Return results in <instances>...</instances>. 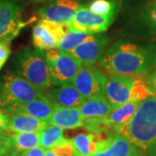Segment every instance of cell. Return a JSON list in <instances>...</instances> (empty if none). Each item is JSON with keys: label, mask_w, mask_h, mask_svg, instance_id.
<instances>
[{"label": "cell", "mask_w": 156, "mask_h": 156, "mask_svg": "<svg viewBox=\"0 0 156 156\" xmlns=\"http://www.w3.org/2000/svg\"><path fill=\"white\" fill-rule=\"evenodd\" d=\"M97 63L109 74L145 77L156 68V43L117 41L105 50Z\"/></svg>", "instance_id": "obj_1"}, {"label": "cell", "mask_w": 156, "mask_h": 156, "mask_svg": "<svg viewBox=\"0 0 156 156\" xmlns=\"http://www.w3.org/2000/svg\"><path fill=\"white\" fill-rule=\"evenodd\" d=\"M115 132L122 134L144 154L156 156V96L141 101L131 120Z\"/></svg>", "instance_id": "obj_2"}, {"label": "cell", "mask_w": 156, "mask_h": 156, "mask_svg": "<svg viewBox=\"0 0 156 156\" xmlns=\"http://www.w3.org/2000/svg\"><path fill=\"white\" fill-rule=\"evenodd\" d=\"M103 95L115 108L130 101L140 102L152 94L144 77L109 74L107 76Z\"/></svg>", "instance_id": "obj_3"}, {"label": "cell", "mask_w": 156, "mask_h": 156, "mask_svg": "<svg viewBox=\"0 0 156 156\" xmlns=\"http://www.w3.org/2000/svg\"><path fill=\"white\" fill-rule=\"evenodd\" d=\"M17 69L19 76L43 91L53 87L44 50L24 49L18 56Z\"/></svg>", "instance_id": "obj_4"}, {"label": "cell", "mask_w": 156, "mask_h": 156, "mask_svg": "<svg viewBox=\"0 0 156 156\" xmlns=\"http://www.w3.org/2000/svg\"><path fill=\"white\" fill-rule=\"evenodd\" d=\"M45 96V92L16 73H8L0 83V98L3 106L22 104Z\"/></svg>", "instance_id": "obj_5"}, {"label": "cell", "mask_w": 156, "mask_h": 156, "mask_svg": "<svg viewBox=\"0 0 156 156\" xmlns=\"http://www.w3.org/2000/svg\"><path fill=\"white\" fill-rule=\"evenodd\" d=\"M107 75L94 65H82L72 84L84 98L103 95Z\"/></svg>", "instance_id": "obj_6"}, {"label": "cell", "mask_w": 156, "mask_h": 156, "mask_svg": "<svg viewBox=\"0 0 156 156\" xmlns=\"http://www.w3.org/2000/svg\"><path fill=\"white\" fill-rule=\"evenodd\" d=\"M27 23L22 19V9L13 0H0V42H11Z\"/></svg>", "instance_id": "obj_7"}, {"label": "cell", "mask_w": 156, "mask_h": 156, "mask_svg": "<svg viewBox=\"0 0 156 156\" xmlns=\"http://www.w3.org/2000/svg\"><path fill=\"white\" fill-rule=\"evenodd\" d=\"M115 17H105L90 11L85 6H81L73 18L68 23L70 31H81L89 34L106 31Z\"/></svg>", "instance_id": "obj_8"}, {"label": "cell", "mask_w": 156, "mask_h": 156, "mask_svg": "<svg viewBox=\"0 0 156 156\" xmlns=\"http://www.w3.org/2000/svg\"><path fill=\"white\" fill-rule=\"evenodd\" d=\"M50 81L53 86L72 83L82 63L67 52L62 51L55 60L46 61Z\"/></svg>", "instance_id": "obj_9"}, {"label": "cell", "mask_w": 156, "mask_h": 156, "mask_svg": "<svg viewBox=\"0 0 156 156\" xmlns=\"http://www.w3.org/2000/svg\"><path fill=\"white\" fill-rule=\"evenodd\" d=\"M108 40V37L103 34H90L82 44L68 53L76 58L83 65H94L104 53Z\"/></svg>", "instance_id": "obj_10"}, {"label": "cell", "mask_w": 156, "mask_h": 156, "mask_svg": "<svg viewBox=\"0 0 156 156\" xmlns=\"http://www.w3.org/2000/svg\"><path fill=\"white\" fill-rule=\"evenodd\" d=\"M81 6L79 0H53L40 8L38 14L43 19L57 23H68Z\"/></svg>", "instance_id": "obj_11"}, {"label": "cell", "mask_w": 156, "mask_h": 156, "mask_svg": "<svg viewBox=\"0 0 156 156\" xmlns=\"http://www.w3.org/2000/svg\"><path fill=\"white\" fill-rule=\"evenodd\" d=\"M7 115H25L49 122L54 110V105L46 96L22 104H13L4 107Z\"/></svg>", "instance_id": "obj_12"}, {"label": "cell", "mask_w": 156, "mask_h": 156, "mask_svg": "<svg viewBox=\"0 0 156 156\" xmlns=\"http://www.w3.org/2000/svg\"><path fill=\"white\" fill-rule=\"evenodd\" d=\"M131 24L140 33L156 40V0H147L134 11Z\"/></svg>", "instance_id": "obj_13"}, {"label": "cell", "mask_w": 156, "mask_h": 156, "mask_svg": "<svg viewBox=\"0 0 156 156\" xmlns=\"http://www.w3.org/2000/svg\"><path fill=\"white\" fill-rule=\"evenodd\" d=\"M45 96L54 106L63 108L79 107L86 100L72 83L53 86L51 89L45 91Z\"/></svg>", "instance_id": "obj_14"}, {"label": "cell", "mask_w": 156, "mask_h": 156, "mask_svg": "<svg viewBox=\"0 0 156 156\" xmlns=\"http://www.w3.org/2000/svg\"><path fill=\"white\" fill-rule=\"evenodd\" d=\"M91 156H145V154L122 134L115 132L106 145Z\"/></svg>", "instance_id": "obj_15"}, {"label": "cell", "mask_w": 156, "mask_h": 156, "mask_svg": "<svg viewBox=\"0 0 156 156\" xmlns=\"http://www.w3.org/2000/svg\"><path fill=\"white\" fill-rule=\"evenodd\" d=\"M49 123L62 129H75L83 126V119L82 118L78 107L63 108L54 106Z\"/></svg>", "instance_id": "obj_16"}, {"label": "cell", "mask_w": 156, "mask_h": 156, "mask_svg": "<svg viewBox=\"0 0 156 156\" xmlns=\"http://www.w3.org/2000/svg\"><path fill=\"white\" fill-rule=\"evenodd\" d=\"M78 108L83 121L103 119L113 109L104 95L87 99Z\"/></svg>", "instance_id": "obj_17"}, {"label": "cell", "mask_w": 156, "mask_h": 156, "mask_svg": "<svg viewBox=\"0 0 156 156\" xmlns=\"http://www.w3.org/2000/svg\"><path fill=\"white\" fill-rule=\"evenodd\" d=\"M8 116V133H40L49 122L25 115H10Z\"/></svg>", "instance_id": "obj_18"}, {"label": "cell", "mask_w": 156, "mask_h": 156, "mask_svg": "<svg viewBox=\"0 0 156 156\" xmlns=\"http://www.w3.org/2000/svg\"><path fill=\"white\" fill-rule=\"evenodd\" d=\"M139 103L140 102L136 101H130L122 106L113 108L112 111L105 118L102 119V122L108 129L115 131L117 128L131 120L138 108Z\"/></svg>", "instance_id": "obj_19"}, {"label": "cell", "mask_w": 156, "mask_h": 156, "mask_svg": "<svg viewBox=\"0 0 156 156\" xmlns=\"http://www.w3.org/2000/svg\"><path fill=\"white\" fill-rule=\"evenodd\" d=\"M60 39L56 35L41 19L33 27L32 30V43L36 49L41 50H50L52 48L57 47Z\"/></svg>", "instance_id": "obj_20"}, {"label": "cell", "mask_w": 156, "mask_h": 156, "mask_svg": "<svg viewBox=\"0 0 156 156\" xmlns=\"http://www.w3.org/2000/svg\"><path fill=\"white\" fill-rule=\"evenodd\" d=\"M12 148L17 152H23L40 144V133H11L10 134Z\"/></svg>", "instance_id": "obj_21"}, {"label": "cell", "mask_w": 156, "mask_h": 156, "mask_svg": "<svg viewBox=\"0 0 156 156\" xmlns=\"http://www.w3.org/2000/svg\"><path fill=\"white\" fill-rule=\"evenodd\" d=\"M77 156H91L97 151L93 133L79 134L70 140Z\"/></svg>", "instance_id": "obj_22"}, {"label": "cell", "mask_w": 156, "mask_h": 156, "mask_svg": "<svg viewBox=\"0 0 156 156\" xmlns=\"http://www.w3.org/2000/svg\"><path fill=\"white\" fill-rule=\"evenodd\" d=\"M63 139V129L56 125H48L40 132V144L44 149H50Z\"/></svg>", "instance_id": "obj_23"}, {"label": "cell", "mask_w": 156, "mask_h": 156, "mask_svg": "<svg viewBox=\"0 0 156 156\" xmlns=\"http://www.w3.org/2000/svg\"><path fill=\"white\" fill-rule=\"evenodd\" d=\"M87 8L90 11L101 16L115 17L118 5L114 0H92Z\"/></svg>", "instance_id": "obj_24"}, {"label": "cell", "mask_w": 156, "mask_h": 156, "mask_svg": "<svg viewBox=\"0 0 156 156\" xmlns=\"http://www.w3.org/2000/svg\"><path fill=\"white\" fill-rule=\"evenodd\" d=\"M90 34L81 32V31H69L65 34L60 42L58 43L57 47L59 50L63 52H69L74 50L77 45L82 44Z\"/></svg>", "instance_id": "obj_25"}, {"label": "cell", "mask_w": 156, "mask_h": 156, "mask_svg": "<svg viewBox=\"0 0 156 156\" xmlns=\"http://www.w3.org/2000/svg\"><path fill=\"white\" fill-rule=\"evenodd\" d=\"M56 156H77L70 140L63 139L50 148Z\"/></svg>", "instance_id": "obj_26"}, {"label": "cell", "mask_w": 156, "mask_h": 156, "mask_svg": "<svg viewBox=\"0 0 156 156\" xmlns=\"http://www.w3.org/2000/svg\"><path fill=\"white\" fill-rule=\"evenodd\" d=\"M12 152H14V149L11 146L10 133L0 130V155L5 156Z\"/></svg>", "instance_id": "obj_27"}, {"label": "cell", "mask_w": 156, "mask_h": 156, "mask_svg": "<svg viewBox=\"0 0 156 156\" xmlns=\"http://www.w3.org/2000/svg\"><path fill=\"white\" fill-rule=\"evenodd\" d=\"M11 54V42H0V64L4 66Z\"/></svg>", "instance_id": "obj_28"}, {"label": "cell", "mask_w": 156, "mask_h": 156, "mask_svg": "<svg viewBox=\"0 0 156 156\" xmlns=\"http://www.w3.org/2000/svg\"><path fill=\"white\" fill-rule=\"evenodd\" d=\"M144 80L150 90L152 95L156 96V68L147 76H146Z\"/></svg>", "instance_id": "obj_29"}, {"label": "cell", "mask_w": 156, "mask_h": 156, "mask_svg": "<svg viewBox=\"0 0 156 156\" xmlns=\"http://www.w3.org/2000/svg\"><path fill=\"white\" fill-rule=\"evenodd\" d=\"M45 150L46 149L41 147H37L27 151L21 152V154L23 156H45Z\"/></svg>", "instance_id": "obj_30"}, {"label": "cell", "mask_w": 156, "mask_h": 156, "mask_svg": "<svg viewBox=\"0 0 156 156\" xmlns=\"http://www.w3.org/2000/svg\"><path fill=\"white\" fill-rule=\"evenodd\" d=\"M0 130L8 132V116L0 108Z\"/></svg>", "instance_id": "obj_31"}, {"label": "cell", "mask_w": 156, "mask_h": 156, "mask_svg": "<svg viewBox=\"0 0 156 156\" xmlns=\"http://www.w3.org/2000/svg\"><path fill=\"white\" fill-rule=\"evenodd\" d=\"M5 156H23L22 154L20 153V152H17V151H14V152H12L11 154H6Z\"/></svg>", "instance_id": "obj_32"}, {"label": "cell", "mask_w": 156, "mask_h": 156, "mask_svg": "<svg viewBox=\"0 0 156 156\" xmlns=\"http://www.w3.org/2000/svg\"><path fill=\"white\" fill-rule=\"evenodd\" d=\"M45 156H56L50 149H46L45 150Z\"/></svg>", "instance_id": "obj_33"}, {"label": "cell", "mask_w": 156, "mask_h": 156, "mask_svg": "<svg viewBox=\"0 0 156 156\" xmlns=\"http://www.w3.org/2000/svg\"><path fill=\"white\" fill-rule=\"evenodd\" d=\"M35 2H46V1H53V0H32Z\"/></svg>", "instance_id": "obj_34"}, {"label": "cell", "mask_w": 156, "mask_h": 156, "mask_svg": "<svg viewBox=\"0 0 156 156\" xmlns=\"http://www.w3.org/2000/svg\"><path fill=\"white\" fill-rule=\"evenodd\" d=\"M2 67H3V66H2V65H1V64H0V69H2Z\"/></svg>", "instance_id": "obj_35"}, {"label": "cell", "mask_w": 156, "mask_h": 156, "mask_svg": "<svg viewBox=\"0 0 156 156\" xmlns=\"http://www.w3.org/2000/svg\"><path fill=\"white\" fill-rule=\"evenodd\" d=\"M0 156H1V155H0Z\"/></svg>", "instance_id": "obj_36"}]
</instances>
